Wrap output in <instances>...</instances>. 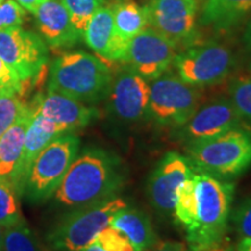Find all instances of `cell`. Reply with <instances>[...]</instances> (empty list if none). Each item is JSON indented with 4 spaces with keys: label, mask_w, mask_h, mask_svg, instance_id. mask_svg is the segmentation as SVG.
I'll use <instances>...</instances> for the list:
<instances>
[{
    "label": "cell",
    "mask_w": 251,
    "mask_h": 251,
    "mask_svg": "<svg viewBox=\"0 0 251 251\" xmlns=\"http://www.w3.org/2000/svg\"><path fill=\"white\" fill-rule=\"evenodd\" d=\"M127 206L121 197L114 196L71 209L47 235L49 247L54 251L84 250L109 226L115 213Z\"/></svg>",
    "instance_id": "5"
},
{
    "label": "cell",
    "mask_w": 251,
    "mask_h": 251,
    "mask_svg": "<svg viewBox=\"0 0 251 251\" xmlns=\"http://www.w3.org/2000/svg\"><path fill=\"white\" fill-rule=\"evenodd\" d=\"M125 181L124 163L115 153L87 147L78 152L52 198L71 211L118 196Z\"/></svg>",
    "instance_id": "2"
},
{
    "label": "cell",
    "mask_w": 251,
    "mask_h": 251,
    "mask_svg": "<svg viewBox=\"0 0 251 251\" xmlns=\"http://www.w3.org/2000/svg\"><path fill=\"white\" fill-rule=\"evenodd\" d=\"M113 19L118 35L125 42L149 27L146 6L141 7L134 0H120L112 6Z\"/></svg>",
    "instance_id": "22"
},
{
    "label": "cell",
    "mask_w": 251,
    "mask_h": 251,
    "mask_svg": "<svg viewBox=\"0 0 251 251\" xmlns=\"http://www.w3.org/2000/svg\"><path fill=\"white\" fill-rule=\"evenodd\" d=\"M26 17V9L14 0H4L0 4V30L20 27Z\"/></svg>",
    "instance_id": "29"
},
{
    "label": "cell",
    "mask_w": 251,
    "mask_h": 251,
    "mask_svg": "<svg viewBox=\"0 0 251 251\" xmlns=\"http://www.w3.org/2000/svg\"><path fill=\"white\" fill-rule=\"evenodd\" d=\"M112 77L102 59L85 51H70L52 62L48 90L83 103H97L105 100Z\"/></svg>",
    "instance_id": "3"
},
{
    "label": "cell",
    "mask_w": 251,
    "mask_h": 251,
    "mask_svg": "<svg viewBox=\"0 0 251 251\" xmlns=\"http://www.w3.org/2000/svg\"><path fill=\"white\" fill-rule=\"evenodd\" d=\"M246 26H244L242 36H241V42H242V47L246 51V54L251 56V14L247 18Z\"/></svg>",
    "instance_id": "33"
},
{
    "label": "cell",
    "mask_w": 251,
    "mask_h": 251,
    "mask_svg": "<svg viewBox=\"0 0 251 251\" xmlns=\"http://www.w3.org/2000/svg\"><path fill=\"white\" fill-rule=\"evenodd\" d=\"M193 170L187 157L170 151L163 157L150 175L147 184L148 199L162 215H174L177 193Z\"/></svg>",
    "instance_id": "14"
},
{
    "label": "cell",
    "mask_w": 251,
    "mask_h": 251,
    "mask_svg": "<svg viewBox=\"0 0 251 251\" xmlns=\"http://www.w3.org/2000/svg\"><path fill=\"white\" fill-rule=\"evenodd\" d=\"M243 124L230 99L219 97L199 105L192 117L176 130L185 144H190L212 139L234 128L244 127Z\"/></svg>",
    "instance_id": "13"
},
{
    "label": "cell",
    "mask_w": 251,
    "mask_h": 251,
    "mask_svg": "<svg viewBox=\"0 0 251 251\" xmlns=\"http://www.w3.org/2000/svg\"><path fill=\"white\" fill-rule=\"evenodd\" d=\"M149 119L161 127L179 128L199 107L201 92L166 71L149 81Z\"/></svg>",
    "instance_id": "8"
},
{
    "label": "cell",
    "mask_w": 251,
    "mask_h": 251,
    "mask_svg": "<svg viewBox=\"0 0 251 251\" xmlns=\"http://www.w3.org/2000/svg\"><path fill=\"white\" fill-rule=\"evenodd\" d=\"M0 58L23 83L39 77L48 62L45 41L21 27L0 30Z\"/></svg>",
    "instance_id": "11"
},
{
    "label": "cell",
    "mask_w": 251,
    "mask_h": 251,
    "mask_svg": "<svg viewBox=\"0 0 251 251\" xmlns=\"http://www.w3.org/2000/svg\"><path fill=\"white\" fill-rule=\"evenodd\" d=\"M250 14L251 0H206L199 24L216 33H227Z\"/></svg>",
    "instance_id": "19"
},
{
    "label": "cell",
    "mask_w": 251,
    "mask_h": 251,
    "mask_svg": "<svg viewBox=\"0 0 251 251\" xmlns=\"http://www.w3.org/2000/svg\"><path fill=\"white\" fill-rule=\"evenodd\" d=\"M0 85L17 91L18 93H20L24 87V83L19 79L17 74L11 68L7 67L1 58H0Z\"/></svg>",
    "instance_id": "31"
},
{
    "label": "cell",
    "mask_w": 251,
    "mask_h": 251,
    "mask_svg": "<svg viewBox=\"0 0 251 251\" xmlns=\"http://www.w3.org/2000/svg\"><path fill=\"white\" fill-rule=\"evenodd\" d=\"M4 233L5 228L0 226V251H2V244H4Z\"/></svg>",
    "instance_id": "38"
},
{
    "label": "cell",
    "mask_w": 251,
    "mask_h": 251,
    "mask_svg": "<svg viewBox=\"0 0 251 251\" xmlns=\"http://www.w3.org/2000/svg\"><path fill=\"white\" fill-rule=\"evenodd\" d=\"M236 64L237 56L230 47L219 41H208L184 49L176 55L172 65L181 80L202 89L227 79Z\"/></svg>",
    "instance_id": "7"
},
{
    "label": "cell",
    "mask_w": 251,
    "mask_h": 251,
    "mask_svg": "<svg viewBox=\"0 0 251 251\" xmlns=\"http://www.w3.org/2000/svg\"><path fill=\"white\" fill-rule=\"evenodd\" d=\"M231 221L240 240L251 238V197L238 205L231 215Z\"/></svg>",
    "instance_id": "30"
},
{
    "label": "cell",
    "mask_w": 251,
    "mask_h": 251,
    "mask_svg": "<svg viewBox=\"0 0 251 251\" xmlns=\"http://www.w3.org/2000/svg\"><path fill=\"white\" fill-rule=\"evenodd\" d=\"M81 251H106V250L102 249V248L100 247L97 242H93L92 244H90L89 247L85 248V249L81 250Z\"/></svg>",
    "instance_id": "37"
},
{
    "label": "cell",
    "mask_w": 251,
    "mask_h": 251,
    "mask_svg": "<svg viewBox=\"0 0 251 251\" xmlns=\"http://www.w3.org/2000/svg\"><path fill=\"white\" fill-rule=\"evenodd\" d=\"M2 1H4V0H0V4H1V2H2Z\"/></svg>",
    "instance_id": "40"
},
{
    "label": "cell",
    "mask_w": 251,
    "mask_h": 251,
    "mask_svg": "<svg viewBox=\"0 0 251 251\" xmlns=\"http://www.w3.org/2000/svg\"><path fill=\"white\" fill-rule=\"evenodd\" d=\"M18 94L12 89H2L0 92V137L29 111V106L19 98Z\"/></svg>",
    "instance_id": "25"
},
{
    "label": "cell",
    "mask_w": 251,
    "mask_h": 251,
    "mask_svg": "<svg viewBox=\"0 0 251 251\" xmlns=\"http://www.w3.org/2000/svg\"><path fill=\"white\" fill-rule=\"evenodd\" d=\"M2 89H6V87H1V86H0V92H1Z\"/></svg>",
    "instance_id": "39"
},
{
    "label": "cell",
    "mask_w": 251,
    "mask_h": 251,
    "mask_svg": "<svg viewBox=\"0 0 251 251\" xmlns=\"http://www.w3.org/2000/svg\"><path fill=\"white\" fill-rule=\"evenodd\" d=\"M186 247L185 244L180 242H176V241H161L157 242L155 246L149 248L146 251H185Z\"/></svg>",
    "instance_id": "32"
},
{
    "label": "cell",
    "mask_w": 251,
    "mask_h": 251,
    "mask_svg": "<svg viewBox=\"0 0 251 251\" xmlns=\"http://www.w3.org/2000/svg\"><path fill=\"white\" fill-rule=\"evenodd\" d=\"M228 98L244 124L251 126V71L229 81Z\"/></svg>",
    "instance_id": "24"
},
{
    "label": "cell",
    "mask_w": 251,
    "mask_h": 251,
    "mask_svg": "<svg viewBox=\"0 0 251 251\" xmlns=\"http://www.w3.org/2000/svg\"><path fill=\"white\" fill-rule=\"evenodd\" d=\"M83 37L90 49L107 62H120L128 43L118 35L112 6H102L93 14Z\"/></svg>",
    "instance_id": "16"
},
{
    "label": "cell",
    "mask_w": 251,
    "mask_h": 251,
    "mask_svg": "<svg viewBox=\"0 0 251 251\" xmlns=\"http://www.w3.org/2000/svg\"><path fill=\"white\" fill-rule=\"evenodd\" d=\"M17 1L23 6L25 9H27L28 12L35 14L37 9L45 4V2L48 1V0H17Z\"/></svg>",
    "instance_id": "35"
},
{
    "label": "cell",
    "mask_w": 251,
    "mask_h": 251,
    "mask_svg": "<svg viewBox=\"0 0 251 251\" xmlns=\"http://www.w3.org/2000/svg\"><path fill=\"white\" fill-rule=\"evenodd\" d=\"M2 251H46L25 219L5 228Z\"/></svg>",
    "instance_id": "23"
},
{
    "label": "cell",
    "mask_w": 251,
    "mask_h": 251,
    "mask_svg": "<svg viewBox=\"0 0 251 251\" xmlns=\"http://www.w3.org/2000/svg\"><path fill=\"white\" fill-rule=\"evenodd\" d=\"M79 137L72 133L52 140L31 163L21 197L33 203L52 198L79 152Z\"/></svg>",
    "instance_id": "6"
},
{
    "label": "cell",
    "mask_w": 251,
    "mask_h": 251,
    "mask_svg": "<svg viewBox=\"0 0 251 251\" xmlns=\"http://www.w3.org/2000/svg\"><path fill=\"white\" fill-rule=\"evenodd\" d=\"M237 251H251V238H243V240H240L237 247Z\"/></svg>",
    "instance_id": "36"
},
{
    "label": "cell",
    "mask_w": 251,
    "mask_h": 251,
    "mask_svg": "<svg viewBox=\"0 0 251 251\" xmlns=\"http://www.w3.org/2000/svg\"><path fill=\"white\" fill-rule=\"evenodd\" d=\"M235 185L193 168L176 199L174 216L190 246L225 241Z\"/></svg>",
    "instance_id": "1"
},
{
    "label": "cell",
    "mask_w": 251,
    "mask_h": 251,
    "mask_svg": "<svg viewBox=\"0 0 251 251\" xmlns=\"http://www.w3.org/2000/svg\"><path fill=\"white\" fill-rule=\"evenodd\" d=\"M67 133H69V131L64 127H62L61 125L49 120V119L45 118L43 115L33 112L30 122L26 130L23 155H21L17 178H15L14 188L19 197L23 196L24 185L25 181H26L27 174L35 157L52 140H55L59 135Z\"/></svg>",
    "instance_id": "17"
},
{
    "label": "cell",
    "mask_w": 251,
    "mask_h": 251,
    "mask_svg": "<svg viewBox=\"0 0 251 251\" xmlns=\"http://www.w3.org/2000/svg\"><path fill=\"white\" fill-rule=\"evenodd\" d=\"M106 251H136L129 240L118 229L107 226L98 235L96 241Z\"/></svg>",
    "instance_id": "28"
},
{
    "label": "cell",
    "mask_w": 251,
    "mask_h": 251,
    "mask_svg": "<svg viewBox=\"0 0 251 251\" xmlns=\"http://www.w3.org/2000/svg\"><path fill=\"white\" fill-rule=\"evenodd\" d=\"M146 11L149 27L166 37L177 49H186L198 43L196 0H151Z\"/></svg>",
    "instance_id": "10"
},
{
    "label": "cell",
    "mask_w": 251,
    "mask_h": 251,
    "mask_svg": "<svg viewBox=\"0 0 251 251\" xmlns=\"http://www.w3.org/2000/svg\"><path fill=\"white\" fill-rule=\"evenodd\" d=\"M185 251H229V248L222 242L211 244V246H190Z\"/></svg>",
    "instance_id": "34"
},
{
    "label": "cell",
    "mask_w": 251,
    "mask_h": 251,
    "mask_svg": "<svg viewBox=\"0 0 251 251\" xmlns=\"http://www.w3.org/2000/svg\"><path fill=\"white\" fill-rule=\"evenodd\" d=\"M177 54L174 43L151 27H147L128 41L120 62L151 81L169 71Z\"/></svg>",
    "instance_id": "12"
},
{
    "label": "cell",
    "mask_w": 251,
    "mask_h": 251,
    "mask_svg": "<svg viewBox=\"0 0 251 251\" xmlns=\"http://www.w3.org/2000/svg\"><path fill=\"white\" fill-rule=\"evenodd\" d=\"M187 159L196 170L222 179L237 177L251 166V133L237 127L226 133L185 146Z\"/></svg>",
    "instance_id": "4"
},
{
    "label": "cell",
    "mask_w": 251,
    "mask_h": 251,
    "mask_svg": "<svg viewBox=\"0 0 251 251\" xmlns=\"http://www.w3.org/2000/svg\"><path fill=\"white\" fill-rule=\"evenodd\" d=\"M149 81L126 67L112 77L106 107L114 121L133 126L149 119Z\"/></svg>",
    "instance_id": "9"
},
{
    "label": "cell",
    "mask_w": 251,
    "mask_h": 251,
    "mask_svg": "<svg viewBox=\"0 0 251 251\" xmlns=\"http://www.w3.org/2000/svg\"><path fill=\"white\" fill-rule=\"evenodd\" d=\"M18 193L11 184L0 180V226L9 227L23 220Z\"/></svg>",
    "instance_id": "27"
},
{
    "label": "cell",
    "mask_w": 251,
    "mask_h": 251,
    "mask_svg": "<svg viewBox=\"0 0 251 251\" xmlns=\"http://www.w3.org/2000/svg\"><path fill=\"white\" fill-rule=\"evenodd\" d=\"M61 1L70 15L72 25L83 36L91 18L100 7H102L106 0H61Z\"/></svg>",
    "instance_id": "26"
},
{
    "label": "cell",
    "mask_w": 251,
    "mask_h": 251,
    "mask_svg": "<svg viewBox=\"0 0 251 251\" xmlns=\"http://www.w3.org/2000/svg\"><path fill=\"white\" fill-rule=\"evenodd\" d=\"M31 115L33 111L29 106V111L0 137V180L7 181L13 187L23 155L26 130Z\"/></svg>",
    "instance_id": "20"
},
{
    "label": "cell",
    "mask_w": 251,
    "mask_h": 251,
    "mask_svg": "<svg viewBox=\"0 0 251 251\" xmlns=\"http://www.w3.org/2000/svg\"><path fill=\"white\" fill-rule=\"evenodd\" d=\"M109 226L121 231L136 251H146L158 242L149 216L140 209L125 207L115 213Z\"/></svg>",
    "instance_id": "21"
},
{
    "label": "cell",
    "mask_w": 251,
    "mask_h": 251,
    "mask_svg": "<svg viewBox=\"0 0 251 251\" xmlns=\"http://www.w3.org/2000/svg\"><path fill=\"white\" fill-rule=\"evenodd\" d=\"M35 15L40 34L52 48H69L83 37L72 25L61 0H48L37 9Z\"/></svg>",
    "instance_id": "18"
},
{
    "label": "cell",
    "mask_w": 251,
    "mask_h": 251,
    "mask_svg": "<svg viewBox=\"0 0 251 251\" xmlns=\"http://www.w3.org/2000/svg\"><path fill=\"white\" fill-rule=\"evenodd\" d=\"M30 108L37 114L61 125L69 133L85 128L99 117L98 109L49 90L46 93L37 94Z\"/></svg>",
    "instance_id": "15"
}]
</instances>
